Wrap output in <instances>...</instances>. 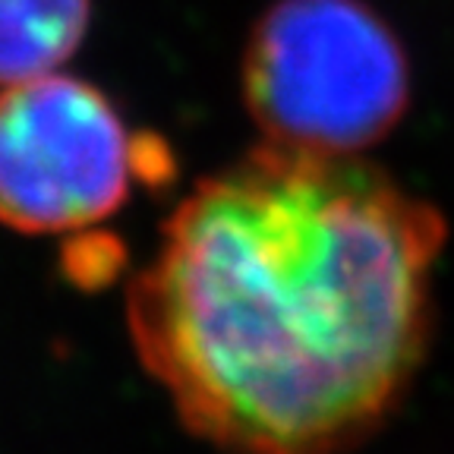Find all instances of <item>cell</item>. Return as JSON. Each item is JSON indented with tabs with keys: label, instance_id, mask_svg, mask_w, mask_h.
Wrapping results in <instances>:
<instances>
[{
	"label": "cell",
	"instance_id": "obj_1",
	"mask_svg": "<svg viewBox=\"0 0 454 454\" xmlns=\"http://www.w3.org/2000/svg\"><path fill=\"white\" fill-rule=\"evenodd\" d=\"M445 227L354 155L287 149L202 180L133 278L136 354L227 454H344L401 404Z\"/></svg>",
	"mask_w": 454,
	"mask_h": 454
},
{
	"label": "cell",
	"instance_id": "obj_2",
	"mask_svg": "<svg viewBox=\"0 0 454 454\" xmlns=\"http://www.w3.org/2000/svg\"><path fill=\"white\" fill-rule=\"evenodd\" d=\"M247 101L269 142L350 155L401 117L407 70L388 28L356 0H284L247 51Z\"/></svg>",
	"mask_w": 454,
	"mask_h": 454
},
{
	"label": "cell",
	"instance_id": "obj_3",
	"mask_svg": "<svg viewBox=\"0 0 454 454\" xmlns=\"http://www.w3.org/2000/svg\"><path fill=\"white\" fill-rule=\"evenodd\" d=\"M127 129L82 79L44 73L0 92V221L26 234L95 224L129 186Z\"/></svg>",
	"mask_w": 454,
	"mask_h": 454
},
{
	"label": "cell",
	"instance_id": "obj_4",
	"mask_svg": "<svg viewBox=\"0 0 454 454\" xmlns=\"http://www.w3.org/2000/svg\"><path fill=\"white\" fill-rule=\"evenodd\" d=\"M92 0H0V85L60 67L82 42Z\"/></svg>",
	"mask_w": 454,
	"mask_h": 454
}]
</instances>
